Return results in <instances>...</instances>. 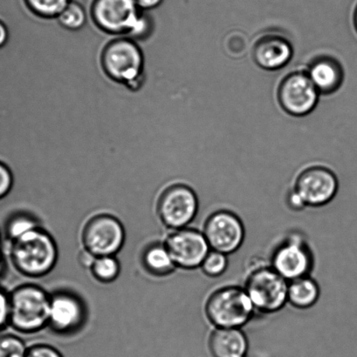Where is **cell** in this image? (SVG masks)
<instances>
[{
	"mask_svg": "<svg viewBox=\"0 0 357 357\" xmlns=\"http://www.w3.org/2000/svg\"><path fill=\"white\" fill-rule=\"evenodd\" d=\"M92 16L98 26L133 40L149 36L153 21L148 10L139 8L136 0H94Z\"/></svg>",
	"mask_w": 357,
	"mask_h": 357,
	"instance_id": "cell-1",
	"label": "cell"
},
{
	"mask_svg": "<svg viewBox=\"0 0 357 357\" xmlns=\"http://www.w3.org/2000/svg\"><path fill=\"white\" fill-rule=\"evenodd\" d=\"M10 258L20 274L41 278L54 268L58 250L50 234L37 227L10 241Z\"/></svg>",
	"mask_w": 357,
	"mask_h": 357,
	"instance_id": "cell-2",
	"label": "cell"
},
{
	"mask_svg": "<svg viewBox=\"0 0 357 357\" xmlns=\"http://www.w3.org/2000/svg\"><path fill=\"white\" fill-rule=\"evenodd\" d=\"M205 313L216 328H242L256 310L244 287L225 286L209 296Z\"/></svg>",
	"mask_w": 357,
	"mask_h": 357,
	"instance_id": "cell-3",
	"label": "cell"
},
{
	"mask_svg": "<svg viewBox=\"0 0 357 357\" xmlns=\"http://www.w3.org/2000/svg\"><path fill=\"white\" fill-rule=\"evenodd\" d=\"M50 300L40 287H17L9 295V324L21 333L42 330L48 324Z\"/></svg>",
	"mask_w": 357,
	"mask_h": 357,
	"instance_id": "cell-4",
	"label": "cell"
},
{
	"mask_svg": "<svg viewBox=\"0 0 357 357\" xmlns=\"http://www.w3.org/2000/svg\"><path fill=\"white\" fill-rule=\"evenodd\" d=\"M289 282L270 264H254L247 273L244 289L256 312L274 314L288 303Z\"/></svg>",
	"mask_w": 357,
	"mask_h": 357,
	"instance_id": "cell-5",
	"label": "cell"
},
{
	"mask_svg": "<svg viewBox=\"0 0 357 357\" xmlns=\"http://www.w3.org/2000/svg\"><path fill=\"white\" fill-rule=\"evenodd\" d=\"M105 71L117 82L138 89L145 82V59L139 45L127 37L110 42L103 56Z\"/></svg>",
	"mask_w": 357,
	"mask_h": 357,
	"instance_id": "cell-6",
	"label": "cell"
},
{
	"mask_svg": "<svg viewBox=\"0 0 357 357\" xmlns=\"http://www.w3.org/2000/svg\"><path fill=\"white\" fill-rule=\"evenodd\" d=\"M198 198L194 189L178 182L161 192L157 203V213L164 226L177 230L187 227L197 216Z\"/></svg>",
	"mask_w": 357,
	"mask_h": 357,
	"instance_id": "cell-7",
	"label": "cell"
},
{
	"mask_svg": "<svg viewBox=\"0 0 357 357\" xmlns=\"http://www.w3.org/2000/svg\"><path fill=\"white\" fill-rule=\"evenodd\" d=\"M314 264L313 251L300 234H289L271 255V267L288 282L309 275Z\"/></svg>",
	"mask_w": 357,
	"mask_h": 357,
	"instance_id": "cell-8",
	"label": "cell"
},
{
	"mask_svg": "<svg viewBox=\"0 0 357 357\" xmlns=\"http://www.w3.org/2000/svg\"><path fill=\"white\" fill-rule=\"evenodd\" d=\"M202 232L212 250L227 255L239 250L246 236L242 220L226 209L212 213L205 220Z\"/></svg>",
	"mask_w": 357,
	"mask_h": 357,
	"instance_id": "cell-9",
	"label": "cell"
},
{
	"mask_svg": "<svg viewBox=\"0 0 357 357\" xmlns=\"http://www.w3.org/2000/svg\"><path fill=\"white\" fill-rule=\"evenodd\" d=\"M124 240L125 231L122 223L108 215L93 217L82 232L84 250L96 257L115 255L120 251Z\"/></svg>",
	"mask_w": 357,
	"mask_h": 357,
	"instance_id": "cell-10",
	"label": "cell"
},
{
	"mask_svg": "<svg viewBox=\"0 0 357 357\" xmlns=\"http://www.w3.org/2000/svg\"><path fill=\"white\" fill-rule=\"evenodd\" d=\"M319 94L307 72L296 71L282 80L278 100L286 113L296 117L305 116L316 107Z\"/></svg>",
	"mask_w": 357,
	"mask_h": 357,
	"instance_id": "cell-11",
	"label": "cell"
},
{
	"mask_svg": "<svg viewBox=\"0 0 357 357\" xmlns=\"http://www.w3.org/2000/svg\"><path fill=\"white\" fill-rule=\"evenodd\" d=\"M163 245L175 266L187 271L201 268L206 255L212 250L202 231L189 227L174 230Z\"/></svg>",
	"mask_w": 357,
	"mask_h": 357,
	"instance_id": "cell-12",
	"label": "cell"
},
{
	"mask_svg": "<svg viewBox=\"0 0 357 357\" xmlns=\"http://www.w3.org/2000/svg\"><path fill=\"white\" fill-rule=\"evenodd\" d=\"M339 182L333 171L314 166L304 169L297 177L293 189L307 206L320 208L333 201Z\"/></svg>",
	"mask_w": 357,
	"mask_h": 357,
	"instance_id": "cell-13",
	"label": "cell"
},
{
	"mask_svg": "<svg viewBox=\"0 0 357 357\" xmlns=\"http://www.w3.org/2000/svg\"><path fill=\"white\" fill-rule=\"evenodd\" d=\"M291 43L279 34H267L255 42L253 57L262 69L276 71L288 64L293 57Z\"/></svg>",
	"mask_w": 357,
	"mask_h": 357,
	"instance_id": "cell-14",
	"label": "cell"
},
{
	"mask_svg": "<svg viewBox=\"0 0 357 357\" xmlns=\"http://www.w3.org/2000/svg\"><path fill=\"white\" fill-rule=\"evenodd\" d=\"M83 306L76 296L58 293L51 296L48 325L59 333H68L80 326L83 320Z\"/></svg>",
	"mask_w": 357,
	"mask_h": 357,
	"instance_id": "cell-15",
	"label": "cell"
},
{
	"mask_svg": "<svg viewBox=\"0 0 357 357\" xmlns=\"http://www.w3.org/2000/svg\"><path fill=\"white\" fill-rule=\"evenodd\" d=\"M307 75L320 93L330 94L340 89L344 79V68L331 56H319L310 63Z\"/></svg>",
	"mask_w": 357,
	"mask_h": 357,
	"instance_id": "cell-16",
	"label": "cell"
},
{
	"mask_svg": "<svg viewBox=\"0 0 357 357\" xmlns=\"http://www.w3.org/2000/svg\"><path fill=\"white\" fill-rule=\"evenodd\" d=\"M209 348L214 357H245L248 342L241 328H216L209 338Z\"/></svg>",
	"mask_w": 357,
	"mask_h": 357,
	"instance_id": "cell-17",
	"label": "cell"
},
{
	"mask_svg": "<svg viewBox=\"0 0 357 357\" xmlns=\"http://www.w3.org/2000/svg\"><path fill=\"white\" fill-rule=\"evenodd\" d=\"M320 287L309 275L289 282L288 303L299 310H307L317 303Z\"/></svg>",
	"mask_w": 357,
	"mask_h": 357,
	"instance_id": "cell-18",
	"label": "cell"
},
{
	"mask_svg": "<svg viewBox=\"0 0 357 357\" xmlns=\"http://www.w3.org/2000/svg\"><path fill=\"white\" fill-rule=\"evenodd\" d=\"M143 262L147 271L156 275H169L177 268L164 245L156 244L147 248Z\"/></svg>",
	"mask_w": 357,
	"mask_h": 357,
	"instance_id": "cell-19",
	"label": "cell"
},
{
	"mask_svg": "<svg viewBox=\"0 0 357 357\" xmlns=\"http://www.w3.org/2000/svg\"><path fill=\"white\" fill-rule=\"evenodd\" d=\"M90 269L98 281L110 282L117 278L120 273V265L114 255H110L96 257Z\"/></svg>",
	"mask_w": 357,
	"mask_h": 357,
	"instance_id": "cell-20",
	"label": "cell"
},
{
	"mask_svg": "<svg viewBox=\"0 0 357 357\" xmlns=\"http://www.w3.org/2000/svg\"><path fill=\"white\" fill-rule=\"evenodd\" d=\"M57 17L63 26L70 30H79L86 24V9L82 3L71 0Z\"/></svg>",
	"mask_w": 357,
	"mask_h": 357,
	"instance_id": "cell-21",
	"label": "cell"
},
{
	"mask_svg": "<svg viewBox=\"0 0 357 357\" xmlns=\"http://www.w3.org/2000/svg\"><path fill=\"white\" fill-rule=\"evenodd\" d=\"M37 227H38V224L33 217L19 213V215L10 217L8 222H6V234L7 238L10 241H13L29 231L37 229Z\"/></svg>",
	"mask_w": 357,
	"mask_h": 357,
	"instance_id": "cell-22",
	"label": "cell"
},
{
	"mask_svg": "<svg viewBox=\"0 0 357 357\" xmlns=\"http://www.w3.org/2000/svg\"><path fill=\"white\" fill-rule=\"evenodd\" d=\"M203 273L211 278H219L228 268V255L211 250L201 265Z\"/></svg>",
	"mask_w": 357,
	"mask_h": 357,
	"instance_id": "cell-23",
	"label": "cell"
},
{
	"mask_svg": "<svg viewBox=\"0 0 357 357\" xmlns=\"http://www.w3.org/2000/svg\"><path fill=\"white\" fill-rule=\"evenodd\" d=\"M28 6L38 15L45 17H58L71 0H26Z\"/></svg>",
	"mask_w": 357,
	"mask_h": 357,
	"instance_id": "cell-24",
	"label": "cell"
},
{
	"mask_svg": "<svg viewBox=\"0 0 357 357\" xmlns=\"http://www.w3.org/2000/svg\"><path fill=\"white\" fill-rule=\"evenodd\" d=\"M27 351L19 337L13 335H0V357H24Z\"/></svg>",
	"mask_w": 357,
	"mask_h": 357,
	"instance_id": "cell-25",
	"label": "cell"
},
{
	"mask_svg": "<svg viewBox=\"0 0 357 357\" xmlns=\"http://www.w3.org/2000/svg\"><path fill=\"white\" fill-rule=\"evenodd\" d=\"M15 184L13 171L8 165L0 160V199L6 197Z\"/></svg>",
	"mask_w": 357,
	"mask_h": 357,
	"instance_id": "cell-26",
	"label": "cell"
},
{
	"mask_svg": "<svg viewBox=\"0 0 357 357\" xmlns=\"http://www.w3.org/2000/svg\"><path fill=\"white\" fill-rule=\"evenodd\" d=\"M9 324V295L0 287V331Z\"/></svg>",
	"mask_w": 357,
	"mask_h": 357,
	"instance_id": "cell-27",
	"label": "cell"
},
{
	"mask_svg": "<svg viewBox=\"0 0 357 357\" xmlns=\"http://www.w3.org/2000/svg\"><path fill=\"white\" fill-rule=\"evenodd\" d=\"M24 357H62V356L50 346L36 345L27 349Z\"/></svg>",
	"mask_w": 357,
	"mask_h": 357,
	"instance_id": "cell-28",
	"label": "cell"
},
{
	"mask_svg": "<svg viewBox=\"0 0 357 357\" xmlns=\"http://www.w3.org/2000/svg\"><path fill=\"white\" fill-rule=\"evenodd\" d=\"M286 204L290 208L293 209V211H302L303 209L307 208L305 203L303 201V199L300 197V195L297 194L295 189L292 188L286 195Z\"/></svg>",
	"mask_w": 357,
	"mask_h": 357,
	"instance_id": "cell-29",
	"label": "cell"
},
{
	"mask_svg": "<svg viewBox=\"0 0 357 357\" xmlns=\"http://www.w3.org/2000/svg\"><path fill=\"white\" fill-rule=\"evenodd\" d=\"M10 38L9 28L5 20L0 17V50L5 48L8 44Z\"/></svg>",
	"mask_w": 357,
	"mask_h": 357,
	"instance_id": "cell-30",
	"label": "cell"
},
{
	"mask_svg": "<svg viewBox=\"0 0 357 357\" xmlns=\"http://www.w3.org/2000/svg\"><path fill=\"white\" fill-rule=\"evenodd\" d=\"M136 2L141 10H152L159 6L163 0H136Z\"/></svg>",
	"mask_w": 357,
	"mask_h": 357,
	"instance_id": "cell-31",
	"label": "cell"
},
{
	"mask_svg": "<svg viewBox=\"0 0 357 357\" xmlns=\"http://www.w3.org/2000/svg\"><path fill=\"white\" fill-rule=\"evenodd\" d=\"M96 257L92 254H90L89 252L84 250L80 254V261H82L83 266L85 267L91 268L94 264V260H96Z\"/></svg>",
	"mask_w": 357,
	"mask_h": 357,
	"instance_id": "cell-32",
	"label": "cell"
},
{
	"mask_svg": "<svg viewBox=\"0 0 357 357\" xmlns=\"http://www.w3.org/2000/svg\"><path fill=\"white\" fill-rule=\"evenodd\" d=\"M3 244L1 233H0V275L3 272Z\"/></svg>",
	"mask_w": 357,
	"mask_h": 357,
	"instance_id": "cell-33",
	"label": "cell"
},
{
	"mask_svg": "<svg viewBox=\"0 0 357 357\" xmlns=\"http://www.w3.org/2000/svg\"><path fill=\"white\" fill-rule=\"evenodd\" d=\"M353 22H354L355 29L357 33V5L355 8L354 16H353Z\"/></svg>",
	"mask_w": 357,
	"mask_h": 357,
	"instance_id": "cell-34",
	"label": "cell"
}]
</instances>
